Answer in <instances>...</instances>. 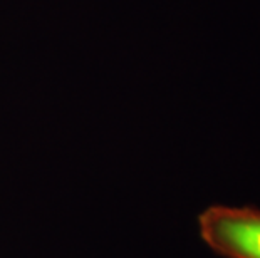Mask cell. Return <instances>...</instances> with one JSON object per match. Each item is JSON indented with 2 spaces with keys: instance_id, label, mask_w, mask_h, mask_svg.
<instances>
[{
  "instance_id": "6da1fadb",
  "label": "cell",
  "mask_w": 260,
  "mask_h": 258,
  "mask_svg": "<svg viewBox=\"0 0 260 258\" xmlns=\"http://www.w3.org/2000/svg\"><path fill=\"white\" fill-rule=\"evenodd\" d=\"M200 237L223 258H260V208L213 205L198 216Z\"/></svg>"
}]
</instances>
